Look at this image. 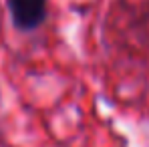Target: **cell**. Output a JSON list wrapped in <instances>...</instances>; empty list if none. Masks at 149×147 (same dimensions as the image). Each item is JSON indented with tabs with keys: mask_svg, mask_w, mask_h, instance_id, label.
Masks as SVG:
<instances>
[{
	"mask_svg": "<svg viewBox=\"0 0 149 147\" xmlns=\"http://www.w3.org/2000/svg\"><path fill=\"white\" fill-rule=\"evenodd\" d=\"M12 24L22 32L36 30L47 18V0H6Z\"/></svg>",
	"mask_w": 149,
	"mask_h": 147,
	"instance_id": "cell-1",
	"label": "cell"
}]
</instances>
